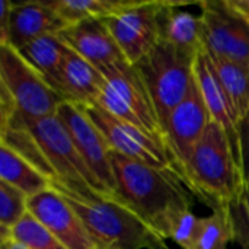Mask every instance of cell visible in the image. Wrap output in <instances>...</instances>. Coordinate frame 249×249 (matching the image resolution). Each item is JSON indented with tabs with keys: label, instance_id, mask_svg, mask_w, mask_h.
<instances>
[{
	"label": "cell",
	"instance_id": "6da1fadb",
	"mask_svg": "<svg viewBox=\"0 0 249 249\" xmlns=\"http://www.w3.org/2000/svg\"><path fill=\"white\" fill-rule=\"evenodd\" d=\"M117 196L165 241L172 222L191 210L194 194L175 172L156 169L111 152Z\"/></svg>",
	"mask_w": 249,
	"mask_h": 249
},
{
	"label": "cell",
	"instance_id": "7a4b0ae2",
	"mask_svg": "<svg viewBox=\"0 0 249 249\" xmlns=\"http://www.w3.org/2000/svg\"><path fill=\"white\" fill-rule=\"evenodd\" d=\"M82 219L96 248L169 249L165 239L118 196L98 194L80 185L51 181Z\"/></svg>",
	"mask_w": 249,
	"mask_h": 249
},
{
	"label": "cell",
	"instance_id": "3957f363",
	"mask_svg": "<svg viewBox=\"0 0 249 249\" xmlns=\"http://www.w3.org/2000/svg\"><path fill=\"white\" fill-rule=\"evenodd\" d=\"M185 184L213 209L229 207L247 190L242 169L225 131L210 123L185 169Z\"/></svg>",
	"mask_w": 249,
	"mask_h": 249
},
{
	"label": "cell",
	"instance_id": "277c9868",
	"mask_svg": "<svg viewBox=\"0 0 249 249\" xmlns=\"http://www.w3.org/2000/svg\"><path fill=\"white\" fill-rule=\"evenodd\" d=\"M196 57L159 41L134 64L153 101L163 130L171 112L184 101L194 82Z\"/></svg>",
	"mask_w": 249,
	"mask_h": 249
},
{
	"label": "cell",
	"instance_id": "5b68a950",
	"mask_svg": "<svg viewBox=\"0 0 249 249\" xmlns=\"http://www.w3.org/2000/svg\"><path fill=\"white\" fill-rule=\"evenodd\" d=\"M104 76L105 85L96 107L168 143L153 101L136 67L124 61L104 73Z\"/></svg>",
	"mask_w": 249,
	"mask_h": 249
},
{
	"label": "cell",
	"instance_id": "8992f818",
	"mask_svg": "<svg viewBox=\"0 0 249 249\" xmlns=\"http://www.w3.org/2000/svg\"><path fill=\"white\" fill-rule=\"evenodd\" d=\"M16 114L20 123L35 137L53 169L55 171V181L80 185L98 194L111 196L102 187L98 178L90 172L82 155L79 153L69 130L57 115L45 117L41 120H31L23 117L19 111Z\"/></svg>",
	"mask_w": 249,
	"mask_h": 249
},
{
	"label": "cell",
	"instance_id": "52a82bcc",
	"mask_svg": "<svg viewBox=\"0 0 249 249\" xmlns=\"http://www.w3.org/2000/svg\"><path fill=\"white\" fill-rule=\"evenodd\" d=\"M80 108L104 134L112 152L156 169L172 171L182 178V174L168 143L109 115L96 105Z\"/></svg>",
	"mask_w": 249,
	"mask_h": 249
},
{
	"label": "cell",
	"instance_id": "ba28073f",
	"mask_svg": "<svg viewBox=\"0 0 249 249\" xmlns=\"http://www.w3.org/2000/svg\"><path fill=\"white\" fill-rule=\"evenodd\" d=\"M0 86L10 93L18 111L31 120L57 115L64 102L12 45L0 47Z\"/></svg>",
	"mask_w": 249,
	"mask_h": 249
},
{
	"label": "cell",
	"instance_id": "9c48e42d",
	"mask_svg": "<svg viewBox=\"0 0 249 249\" xmlns=\"http://www.w3.org/2000/svg\"><path fill=\"white\" fill-rule=\"evenodd\" d=\"M163 0H130L123 9L104 18L112 38L130 64L139 63L159 41V13Z\"/></svg>",
	"mask_w": 249,
	"mask_h": 249
},
{
	"label": "cell",
	"instance_id": "30bf717a",
	"mask_svg": "<svg viewBox=\"0 0 249 249\" xmlns=\"http://www.w3.org/2000/svg\"><path fill=\"white\" fill-rule=\"evenodd\" d=\"M203 22V48L228 60L249 63V22L225 0L198 1Z\"/></svg>",
	"mask_w": 249,
	"mask_h": 249
},
{
	"label": "cell",
	"instance_id": "8fae6325",
	"mask_svg": "<svg viewBox=\"0 0 249 249\" xmlns=\"http://www.w3.org/2000/svg\"><path fill=\"white\" fill-rule=\"evenodd\" d=\"M57 117L64 123L90 172L111 196H117V182L111 163L112 150L104 134L89 120L85 111L74 104L63 102L57 109Z\"/></svg>",
	"mask_w": 249,
	"mask_h": 249
},
{
	"label": "cell",
	"instance_id": "7c38bea8",
	"mask_svg": "<svg viewBox=\"0 0 249 249\" xmlns=\"http://www.w3.org/2000/svg\"><path fill=\"white\" fill-rule=\"evenodd\" d=\"M210 123L212 120L207 107L194 77V82L187 96L171 112L165 125L168 144L172 150V155L177 160L184 181L185 169L191 160V156L198 143L201 142Z\"/></svg>",
	"mask_w": 249,
	"mask_h": 249
},
{
	"label": "cell",
	"instance_id": "4fadbf2b",
	"mask_svg": "<svg viewBox=\"0 0 249 249\" xmlns=\"http://www.w3.org/2000/svg\"><path fill=\"white\" fill-rule=\"evenodd\" d=\"M28 212L34 214L66 249H96L79 214L66 198L53 188L28 198Z\"/></svg>",
	"mask_w": 249,
	"mask_h": 249
},
{
	"label": "cell",
	"instance_id": "5bb4252c",
	"mask_svg": "<svg viewBox=\"0 0 249 249\" xmlns=\"http://www.w3.org/2000/svg\"><path fill=\"white\" fill-rule=\"evenodd\" d=\"M194 77L197 82V86L201 92V96L204 99V104L207 107L210 120L216 123L228 136L229 143L233 149L235 158L242 169L241 163V146H239V124L241 120L225 92L214 66L212 63V58L209 53L201 48V51L196 57L194 63Z\"/></svg>",
	"mask_w": 249,
	"mask_h": 249
},
{
	"label": "cell",
	"instance_id": "9a60e30c",
	"mask_svg": "<svg viewBox=\"0 0 249 249\" xmlns=\"http://www.w3.org/2000/svg\"><path fill=\"white\" fill-rule=\"evenodd\" d=\"M70 50L95 66L102 74L127 61L102 19H88L58 34Z\"/></svg>",
	"mask_w": 249,
	"mask_h": 249
},
{
	"label": "cell",
	"instance_id": "2e32d148",
	"mask_svg": "<svg viewBox=\"0 0 249 249\" xmlns=\"http://www.w3.org/2000/svg\"><path fill=\"white\" fill-rule=\"evenodd\" d=\"M69 25L47 1H19L12 4L9 45L15 50L45 35H57Z\"/></svg>",
	"mask_w": 249,
	"mask_h": 249
},
{
	"label": "cell",
	"instance_id": "e0dca14e",
	"mask_svg": "<svg viewBox=\"0 0 249 249\" xmlns=\"http://www.w3.org/2000/svg\"><path fill=\"white\" fill-rule=\"evenodd\" d=\"M105 76L73 50H69L58 82V95L77 107L96 105Z\"/></svg>",
	"mask_w": 249,
	"mask_h": 249
},
{
	"label": "cell",
	"instance_id": "ac0fdd59",
	"mask_svg": "<svg viewBox=\"0 0 249 249\" xmlns=\"http://www.w3.org/2000/svg\"><path fill=\"white\" fill-rule=\"evenodd\" d=\"M182 1L163 0L159 13V35L160 41L197 55L203 48V22L201 16H196L182 10Z\"/></svg>",
	"mask_w": 249,
	"mask_h": 249
},
{
	"label": "cell",
	"instance_id": "d6986e66",
	"mask_svg": "<svg viewBox=\"0 0 249 249\" xmlns=\"http://www.w3.org/2000/svg\"><path fill=\"white\" fill-rule=\"evenodd\" d=\"M69 50L67 44L57 34L34 39L16 51L44 79V82L58 93L60 74Z\"/></svg>",
	"mask_w": 249,
	"mask_h": 249
},
{
	"label": "cell",
	"instance_id": "ffe728a7",
	"mask_svg": "<svg viewBox=\"0 0 249 249\" xmlns=\"http://www.w3.org/2000/svg\"><path fill=\"white\" fill-rule=\"evenodd\" d=\"M18 112V111H16ZM13 114L6 123L0 124V144L9 147L16 155L23 158L28 163L36 168L50 181L57 179V174L44 155L41 146L31 134V131L20 123L18 114Z\"/></svg>",
	"mask_w": 249,
	"mask_h": 249
},
{
	"label": "cell",
	"instance_id": "44dd1931",
	"mask_svg": "<svg viewBox=\"0 0 249 249\" xmlns=\"http://www.w3.org/2000/svg\"><path fill=\"white\" fill-rule=\"evenodd\" d=\"M0 181L23 193L28 198L51 188V181L6 146L0 144Z\"/></svg>",
	"mask_w": 249,
	"mask_h": 249
},
{
	"label": "cell",
	"instance_id": "7402d4cb",
	"mask_svg": "<svg viewBox=\"0 0 249 249\" xmlns=\"http://www.w3.org/2000/svg\"><path fill=\"white\" fill-rule=\"evenodd\" d=\"M216 74L228 93L239 120L249 111V63H241L210 54Z\"/></svg>",
	"mask_w": 249,
	"mask_h": 249
},
{
	"label": "cell",
	"instance_id": "603a6c76",
	"mask_svg": "<svg viewBox=\"0 0 249 249\" xmlns=\"http://www.w3.org/2000/svg\"><path fill=\"white\" fill-rule=\"evenodd\" d=\"M130 0H54L47 4L70 26L88 19H104Z\"/></svg>",
	"mask_w": 249,
	"mask_h": 249
},
{
	"label": "cell",
	"instance_id": "cb8c5ba5",
	"mask_svg": "<svg viewBox=\"0 0 249 249\" xmlns=\"http://www.w3.org/2000/svg\"><path fill=\"white\" fill-rule=\"evenodd\" d=\"M235 241V228L229 207H216L204 225L194 249H228Z\"/></svg>",
	"mask_w": 249,
	"mask_h": 249
},
{
	"label": "cell",
	"instance_id": "d4e9b609",
	"mask_svg": "<svg viewBox=\"0 0 249 249\" xmlns=\"http://www.w3.org/2000/svg\"><path fill=\"white\" fill-rule=\"evenodd\" d=\"M9 238L28 249H66V247L29 212L10 229Z\"/></svg>",
	"mask_w": 249,
	"mask_h": 249
},
{
	"label": "cell",
	"instance_id": "484cf974",
	"mask_svg": "<svg viewBox=\"0 0 249 249\" xmlns=\"http://www.w3.org/2000/svg\"><path fill=\"white\" fill-rule=\"evenodd\" d=\"M28 213V197L0 181V236L9 238L10 229Z\"/></svg>",
	"mask_w": 249,
	"mask_h": 249
},
{
	"label": "cell",
	"instance_id": "4316f807",
	"mask_svg": "<svg viewBox=\"0 0 249 249\" xmlns=\"http://www.w3.org/2000/svg\"><path fill=\"white\" fill-rule=\"evenodd\" d=\"M204 225V217L196 216L191 210H187L177 216L172 222L168 233V239H172L182 249H194Z\"/></svg>",
	"mask_w": 249,
	"mask_h": 249
},
{
	"label": "cell",
	"instance_id": "83f0119b",
	"mask_svg": "<svg viewBox=\"0 0 249 249\" xmlns=\"http://www.w3.org/2000/svg\"><path fill=\"white\" fill-rule=\"evenodd\" d=\"M235 228V242L242 249H249V190L229 206Z\"/></svg>",
	"mask_w": 249,
	"mask_h": 249
},
{
	"label": "cell",
	"instance_id": "f1b7e54d",
	"mask_svg": "<svg viewBox=\"0 0 249 249\" xmlns=\"http://www.w3.org/2000/svg\"><path fill=\"white\" fill-rule=\"evenodd\" d=\"M239 146H241V163L245 179V187L249 190V111L239 124Z\"/></svg>",
	"mask_w": 249,
	"mask_h": 249
},
{
	"label": "cell",
	"instance_id": "f546056e",
	"mask_svg": "<svg viewBox=\"0 0 249 249\" xmlns=\"http://www.w3.org/2000/svg\"><path fill=\"white\" fill-rule=\"evenodd\" d=\"M12 1L0 0V47L9 45L10 32V16H12Z\"/></svg>",
	"mask_w": 249,
	"mask_h": 249
},
{
	"label": "cell",
	"instance_id": "4dcf8cb0",
	"mask_svg": "<svg viewBox=\"0 0 249 249\" xmlns=\"http://www.w3.org/2000/svg\"><path fill=\"white\" fill-rule=\"evenodd\" d=\"M229 9L249 22V0H225Z\"/></svg>",
	"mask_w": 249,
	"mask_h": 249
},
{
	"label": "cell",
	"instance_id": "1f68e13d",
	"mask_svg": "<svg viewBox=\"0 0 249 249\" xmlns=\"http://www.w3.org/2000/svg\"><path fill=\"white\" fill-rule=\"evenodd\" d=\"M0 249H28L25 245L19 244L18 241L12 239V238H6V239H1V245Z\"/></svg>",
	"mask_w": 249,
	"mask_h": 249
},
{
	"label": "cell",
	"instance_id": "d6a6232c",
	"mask_svg": "<svg viewBox=\"0 0 249 249\" xmlns=\"http://www.w3.org/2000/svg\"><path fill=\"white\" fill-rule=\"evenodd\" d=\"M96 249H115V248H96Z\"/></svg>",
	"mask_w": 249,
	"mask_h": 249
}]
</instances>
